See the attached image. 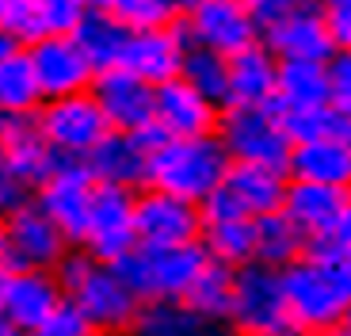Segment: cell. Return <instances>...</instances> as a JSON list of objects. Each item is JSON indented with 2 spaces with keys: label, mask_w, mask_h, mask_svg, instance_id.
I'll return each mask as SVG.
<instances>
[{
  "label": "cell",
  "mask_w": 351,
  "mask_h": 336,
  "mask_svg": "<svg viewBox=\"0 0 351 336\" xmlns=\"http://www.w3.org/2000/svg\"><path fill=\"white\" fill-rule=\"evenodd\" d=\"M290 321L306 336L340 328L351 310V252L332 241H313L302 260L282 267Z\"/></svg>",
  "instance_id": "6da1fadb"
},
{
  "label": "cell",
  "mask_w": 351,
  "mask_h": 336,
  "mask_svg": "<svg viewBox=\"0 0 351 336\" xmlns=\"http://www.w3.org/2000/svg\"><path fill=\"white\" fill-rule=\"evenodd\" d=\"M53 275H58V283L65 291V302H73L104 336L130 333L141 302L111 264L96 260L84 248H69V256L58 264Z\"/></svg>",
  "instance_id": "7a4b0ae2"
},
{
  "label": "cell",
  "mask_w": 351,
  "mask_h": 336,
  "mask_svg": "<svg viewBox=\"0 0 351 336\" xmlns=\"http://www.w3.org/2000/svg\"><path fill=\"white\" fill-rule=\"evenodd\" d=\"M229 165L233 160H229L218 134H210V138H168L160 149L149 153V187L202 206L226 184Z\"/></svg>",
  "instance_id": "3957f363"
},
{
  "label": "cell",
  "mask_w": 351,
  "mask_h": 336,
  "mask_svg": "<svg viewBox=\"0 0 351 336\" xmlns=\"http://www.w3.org/2000/svg\"><path fill=\"white\" fill-rule=\"evenodd\" d=\"M210 264L202 241L176 248H134L130 256H123L119 264H111L114 272L126 279L138 302H172L187 298V291L195 287V279L202 275V267Z\"/></svg>",
  "instance_id": "277c9868"
},
{
  "label": "cell",
  "mask_w": 351,
  "mask_h": 336,
  "mask_svg": "<svg viewBox=\"0 0 351 336\" xmlns=\"http://www.w3.org/2000/svg\"><path fill=\"white\" fill-rule=\"evenodd\" d=\"M218 138L229 160L237 165H263L287 172L290 153H294V142L275 107H221Z\"/></svg>",
  "instance_id": "5b68a950"
},
{
  "label": "cell",
  "mask_w": 351,
  "mask_h": 336,
  "mask_svg": "<svg viewBox=\"0 0 351 336\" xmlns=\"http://www.w3.org/2000/svg\"><path fill=\"white\" fill-rule=\"evenodd\" d=\"M233 336H282L294 328L282 291V272L263 264H248L237 272L233 287V313H229Z\"/></svg>",
  "instance_id": "8992f818"
},
{
  "label": "cell",
  "mask_w": 351,
  "mask_h": 336,
  "mask_svg": "<svg viewBox=\"0 0 351 336\" xmlns=\"http://www.w3.org/2000/svg\"><path fill=\"white\" fill-rule=\"evenodd\" d=\"M38 130L58 157L88 160V153L111 134V123L92 92H77V96L46 99L38 107Z\"/></svg>",
  "instance_id": "52a82bcc"
},
{
  "label": "cell",
  "mask_w": 351,
  "mask_h": 336,
  "mask_svg": "<svg viewBox=\"0 0 351 336\" xmlns=\"http://www.w3.org/2000/svg\"><path fill=\"white\" fill-rule=\"evenodd\" d=\"M184 35L191 46L214 50L221 58H237L248 46H260V16L245 0H202L191 16H184Z\"/></svg>",
  "instance_id": "ba28073f"
},
{
  "label": "cell",
  "mask_w": 351,
  "mask_h": 336,
  "mask_svg": "<svg viewBox=\"0 0 351 336\" xmlns=\"http://www.w3.org/2000/svg\"><path fill=\"white\" fill-rule=\"evenodd\" d=\"M134 203H138V191L111 187V184H96L80 248L92 252L96 260H104V264H119L123 256H130L134 248H138Z\"/></svg>",
  "instance_id": "9c48e42d"
},
{
  "label": "cell",
  "mask_w": 351,
  "mask_h": 336,
  "mask_svg": "<svg viewBox=\"0 0 351 336\" xmlns=\"http://www.w3.org/2000/svg\"><path fill=\"white\" fill-rule=\"evenodd\" d=\"M92 195H96V176L84 160L62 157L58 168L50 172L43 187L31 199L46 211V218L69 237L73 248H80L84 241V226H88V211H92Z\"/></svg>",
  "instance_id": "30bf717a"
},
{
  "label": "cell",
  "mask_w": 351,
  "mask_h": 336,
  "mask_svg": "<svg viewBox=\"0 0 351 336\" xmlns=\"http://www.w3.org/2000/svg\"><path fill=\"white\" fill-rule=\"evenodd\" d=\"M141 248H176L202 237V211L187 199H176L157 187H141L134 203Z\"/></svg>",
  "instance_id": "8fae6325"
},
{
  "label": "cell",
  "mask_w": 351,
  "mask_h": 336,
  "mask_svg": "<svg viewBox=\"0 0 351 336\" xmlns=\"http://www.w3.org/2000/svg\"><path fill=\"white\" fill-rule=\"evenodd\" d=\"M260 43L279 62H325L328 65L336 58L332 35H328L317 4H290L282 16L267 19Z\"/></svg>",
  "instance_id": "7c38bea8"
},
{
  "label": "cell",
  "mask_w": 351,
  "mask_h": 336,
  "mask_svg": "<svg viewBox=\"0 0 351 336\" xmlns=\"http://www.w3.org/2000/svg\"><path fill=\"white\" fill-rule=\"evenodd\" d=\"M0 233L12 241L23 267H38V272H58V264L69 256V248H73L69 237L46 218V211L35 199H23V203L12 206L0 218Z\"/></svg>",
  "instance_id": "4fadbf2b"
},
{
  "label": "cell",
  "mask_w": 351,
  "mask_h": 336,
  "mask_svg": "<svg viewBox=\"0 0 351 336\" xmlns=\"http://www.w3.org/2000/svg\"><path fill=\"white\" fill-rule=\"evenodd\" d=\"M27 58L35 65L38 88L46 99L77 96V92H92L96 84V69L84 58L73 35H46L35 46H27Z\"/></svg>",
  "instance_id": "5bb4252c"
},
{
  "label": "cell",
  "mask_w": 351,
  "mask_h": 336,
  "mask_svg": "<svg viewBox=\"0 0 351 336\" xmlns=\"http://www.w3.org/2000/svg\"><path fill=\"white\" fill-rule=\"evenodd\" d=\"M218 119H221V107L210 104L202 92H195L184 77H176L157 88L153 123L168 138H210V134H218Z\"/></svg>",
  "instance_id": "9a60e30c"
},
{
  "label": "cell",
  "mask_w": 351,
  "mask_h": 336,
  "mask_svg": "<svg viewBox=\"0 0 351 336\" xmlns=\"http://www.w3.org/2000/svg\"><path fill=\"white\" fill-rule=\"evenodd\" d=\"M187 35L184 27H157V31H134L123 53V69L141 77L145 84L160 88L168 80H176L184 73V58H187Z\"/></svg>",
  "instance_id": "2e32d148"
},
{
  "label": "cell",
  "mask_w": 351,
  "mask_h": 336,
  "mask_svg": "<svg viewBox=\"0 0 351 336\" xmlns=\"http://www.w3.org/2000/svg\"><path fill=\"white\" fill-rule=\"evenodd\" d=\"M92 96H96V104L104 107L111 130L138 134L141 126L153 123V99H157V88L145 84L141 77H134V73H126L123 65L99 73L96 84H92Z\"/></svg>",
  "instance_id": "e0dca14e"
},
{
  "label": "cell",
  "mask_w": 351,
  "mask_h": 336,
  "mask_svg": "<svg viewBox=\"0 0 351 336\" xmlns=\"http://www.w3.org/2000/svg\"><path fill=\"white\" fill-rule=\"evenodd\" d=\"M65 302V291L58 283L53 272H16L8 275V287H4V302H0V321H8L16 328L35 333L46 317H50L58 306Z\"/></svg>",
  "instance_id": "ac0fdd59"
},
{
  "label": "cell",
  "mask_w": 351,
  "mask_h": 336,
  "mask_svg": "<svg viewBox=\"0 0 351 336\" xmlns=\"http://www.w3.org/2000/svg\"><path fill=\"white\" fill-rule=\"evenodd\" d=\"M351 191L343 187H328V184H306V180H290L287 187V199H282V214H287L306 241H325L332 237L336 221H340L343 206H348Z\"/></svg>",
  "instance_id": "d6986e66"
},
{
  "label": "cell",
  "mask_w": 351,
  "mask_h": 336,
  "mask_svg": "<svg viewBox=\"0 0 351 336\" xmlns=\"http://www.w3.org/2000/svg\"><path fill=\"white\" fill-rule=\"evenodd\" d=\"M92 168L96 184H111V187H126V191H141L149 187V153L141 149V142L134 134L111 130L96 149L84 160Z\"/></svg>",
  "instance_id": "ffe728a7"
},
{
  "label": "cell",
  "mask_w": 351,
  "mask_h": 336,
  "mask_svg": "<svg viewBox=\"0 0 351 336\" xmlns=\"http://www.w3.org/2000/svg\"><path fill=\"white\" fill-rule=\"evenodd\" d=\"M275 84H279V58L263 43L229 58V107H271Z\"/></svg>",
  "instance_id": "44dd1931"
},
{
  "label": "cell",
  "mask_w": 351,
  "mask_h": 336,
  "mask_svg": "<svg viewBox=\"0 0 351 336\" xmlns=\"http://www.w3.org/2000/svg\"><path fill=\"white\" fill-rule=\"evenodd\" d=\"M130 336H233L226 321H214L187 306L184 298L172 302H141Z\"/></svg>",
  "instance_id": "7402d4cb"
},
{
  "label": "cell",
  "mask_w": 351,
  "mask_h": 336,
  "mask_svg": "<svg viewBox=\"0 0 351 336\" xmlns=\"http://www.w3.org/2000/svg\"><path fill=\"white\" fill-rule=\"evenodd\" d=\"M226 187L237 206L248 214V218H263V214L282 211V199H287L290 176L279 172V168H263V165H229L226 172Z\"/></svg>",
  "instance_id": "603a6c76"
},
{
  "label": "cell",
  "mask_w": 351,
  "mask_h": 336,
  "mask_svg": "<svg viewBox=\"0 0 351 336\" xmlns=\"http://www.w3.org/2000/svg\"><path fill=\"white\" fill-rule=\"evenodd\" d=\"M287 176L351 191V142H343V138H321V142L294 145Z\"/></svg>",
  "instance_id": "cb8c5ba5"
},
{
  "label": "cell",
  "mask_w": 351,
  "mask_h": 336,
  "mask_svg": "<svg viewBox=\"0 0 351 336\" xmlns=\"http://www.w3.org/2000/svg\"><path fill=\"white\" fill-rule=\"evenodd\" d=\"M332 104V77L325 62H279V84H275V111H313Z\"/></svg>",
  "instance_id": "d4e9b609"
},
{
  "label": "cell",
  "mask_w": 351,
  "mask_h": 336,
  "mask_svg": "<svg viewBox=\"0 0 351 336\" xmlns=\"http://www.w3.org/2000/svg\"><path fill=\"white\" fill-rule=\"evenodd\" d=\"M73 38H77V46L84 50V58L92 62V69H96V77H99V73L123 65L130 31H126L111 12H84V19L77 23Z\"/></svg>",
  "instance_id": "484cf974"
},
{
  "label": "cell",
  "mask_w": 351,
  "mask_h": 336,
  "mask_svg": "<svg viewBox=\"0 0 351 336\" xmlns=\"http://www.w3.org/2000/svg\"><path fill=\"white\" fill-rule=\"evenodd\" d=\"M306 252H309L306 233H302L282 211L256 218V264L282 272V267H290L294 260H302Z\"/></svg>",
  "instance_id": "4316f807"
},
{
  "label": "cell",
  "mask_w": 351,
  "mask_h": 336,
  "mask_svg": "<svg viewBox=\"0 0 351 336\" xmlns=\"http://www.w3.org/2000/svg\"><path fill=\"white\" fill-rule=\"evenodd\" d=\"M46 104L43 88H38L35 65L27 58V50H16L0 62V115H38V107Z\"/></svg>",
  "instance_id": "83f0119b"
},
{
  "label": "cell",
  "mask_w": 351,
  "mask_h": 336,
  "mask_svg": "<svg viewBox=\"0 0 351 336\" xmlns=\"http://www.w3.org/2000/svg\"><path fill=\"white\" fill-rule=\"evenodd\" d=\"M202 248H206V256L218 260V264L241 267L256 264V218H233V221H210V226H202Z\"/></svg>",
  "instance_id": "f1b7e54d"
},
{
  "label": "cell",
  "mask_w": 351,
  "mask_h": 336,
  "mask_svg": "<svg viewBox=\"0 0 351 336\" xmlns=\"http://www.w3.org/2000/svg\"><path fill=\"white\" fill-rule=\"evenodd\" d=\"M233 287H237V272L218 264V260H210V264L202 267V275L195 279V287L187 291L184 302L195 306L199 313H206V317L229 325V313H233Z\"/></svg>",
  "instance_id": "f546056e"
},
{
  "label": "cell",
  "mask_w": 351,
  "mask_h": 336,
  "mask_svg": "<svg viewBox=\"0 0 351 336\" xmlns=\"http://www.w3.org/2000/svg\"><path fill=\"white\" fill-rule=\"evenodd\" d=\"M180 77L191 84L195 92L210 99L218 107H229V58L214 50H202V46H187L184 58V73Z\"/></svg>",
  "instance_id": "4dcf8cb0"
},
{
  "label": "cell",
  "mask_w": 351,
  "mask_h": 336,
  "mask_svg": "<svg viewBox=\"0 0 351 336\" xmlns=\"http://www.w3.org/2000/svg\"><path fill=\"white\" fill-rule=\"evenodd\" d=\"M111 12L126 31H157V27H176L184 23L176 0H111Z\"/></svg>",
  "instance_id": "1f68e13d"
},
{
  "label": "cell",
  "mask_w": 351,
  "mask_h": 336,
  "mask_svg": "<svg viewBox=\"0 0 351 336\" xmlns=\"http://www.w3.org/2000/svg\"><path fill=\"white\" fill-rule=\"evenodd\" d=\"M0 27L16 38L19 46H35L46 38L43 16H38V0H0Z\"/></svg>",
  "instance_id": "d6a6232c"
},
{
  "label": "cell",
  "mask_w": 351,
  "mask_h": 336,
  "mask_svg": "<svg viewBox=\"0 0 351 336\" xmlns=\"http://www.w3.org/2000/svg\"><path fill=\"white\" fill-rule=\"evenodd\" d=\"M38 142H46L38 115H0V157H16Z\"/></svg>",
  "instance_id": "836d02e7"
},
{
  "label": "cell",
  "mask_w": 351,
  "mask_h": 336,
  "mask_svg": "<svg viewBox=\"0 0 351 336\" xmlns=\"http://www.w3.org/2000/svg\"><path fill=\"white\" fill-rule=\"evenodd\" d=\"M35 336H104V333H99L73 302H62V306L35 328Z\"/></svg>",
  "instance_id": "e575fe53"
},
{
  "label": "cell",
  "mask_w": 351,
  "mask_h": 336,
  "mask_svg": "<svg viewBox=\"0 0 351 336\" xmlns=\"http://www.w3.org/2000/svg\"><path fill=\"white\" fill-rule=\"evenodd\" d=\"M84 4L80 0H38V16H43L46 35H73L77 23L84 19Z\"/></svg>",
  "instance_id": "d590c367"
},
{
  "label": "cell",
  "mask_w": 351,
  "mask_h": 336,
  "mask_svg": "<svg viewBox=\"0 0 351 336\" xmlns=\"http://www.w3.org/2000/svg\"><path fill=\"white\" fill-rule=\"evenodd\" d=\"M321 19L332 35L336 53H351V0H321Z\"/></svg>",
  "instance_id": "8d00e7d4"
},
{
  "label": "cell",
  "mask_w": 351,
  "mask_h": 336,
  "mask_svg": "<svg viewBox=\"0 0 351 336\" xmlns=\"http://www.w3.org/2000/svg\"><path fill=\"white\" fill-rule=\"evenodd\" d=\"M328 77H332V107L351 119V53H336L328 62Z\"/></svg>",
  "instance_id": "74e56055"
},
{
  "label": "cell",
  "mask_w": 351,
  "mask_h": 336,
  "mask_svg": "<svg viewBox=\"0 0 351 336\" xmlns=\"http://www.w3.org/2000/svg\"><path fill=\"white\" fill-rule=\"evenodd\" d=\"M23 199H27V191L16 184V176L8 172V165L0 160V218H4L16 203H23Z\"/></svg>",
  "instance_id": "f35d334b"
},
{
  "label": "cell",
  "mask_w": 351,
  "mask_h": 336,
  "mask_svg": "<svg viewBox=\"0 0 351 336\" xmlns=\"http://www.w3.org/2000/svg\"><path fill=\"white\" fill-rule=\"evenodd\" d=\"M328 241H332L336 248H348L351 252V199H348V206H343V214H340V221H336V230Z\"/></svg>",
  "instance_id": "ab89813d"
},
{
  "label": "cell",
  "mask_w": 351,
  "mask_h": 336,
  "mask_svg": "<svg viewBox=\"0 0 351 336\" xmlns=\"http://www.w3.org/2000/svg\"><path fill=\"white\" fill-rule=\"evenodd\" d=\"M16 50H23V46H19L16 38H12L8 31H4V27H0V62H4L8 53H16Z\"/></svg>",
  "instance_id": "60d3db41"
},
{
  "label": "cell",
  "mask_w": 351,
  "mask_h": 336,
  "mask_svg": "<svg viewBox=\"0 0 351 336\" xmlns=\"http://www.w3.org/2000/svg\"><path fill=\"white\" fill-rule=\"evenodd\" d=\"M0 336H35V333H27V328H16V325H8V321H0Z\"/></svg>",
  "instance_id": "b9f144b4"
},
{
  "label": "cell",
  "mask_w": 351,
  "mask_h": 336,
  "mask_svg": "<svg viewBox=\"0 0 351 336\" xmlns=\"http://www.w3.org/2000/svg\"><path fill=\"white\" fill-rule=\"evenodd\" d=\"M202 0H176V8H180V16H191L195 8H199Z\"/></svg>",
  "instance_id": "7bdbcfd3"
},
{
  "label": "cell",
  "mask_w": 351,
  "mask_h": 336,
  "mask_svg": "<svg viewBox=\"0 0 351 336\" xmlns=\"http://www.w3.org/2000/svg\"><path fill=\"white\" fill-rule=\"evenodd\" d=\"M80 4H84L88 12H107L111 8V0H80Z\"/></svg>",
  "instance_id": "ee69618b"
},
{
  "label": "cell",
  "mask_w": 351,
  "mask_h": 336,
  "mask_svg": "<svg viewBox=\"0 0 351 336\" xmlns=\"http://www.w3.org/2000/svg\"><path fill=\"white\" fill-rule=\"evenodd\" d=\"M321 336H351V328L340 325V328H328V333H321Z\"/></svg>",
  "instance_id": "f6af8a7d"
},
{
  "label": "cell",
  "mask_w": 351,
  "mask_h": 336,
  "mask_svg": "<svg viewBox=\"0 0 351 336\" xmlns=\"http://www.w3.org/2000/svg\"><path fill=\"white\" fill-rule=\"evenodd\" d=\"M4 287H8V272L0 267V302H4Z\"/></svg>",
  "instance_id": "bcb514c9"
},
{
  "label": "cell",
  "mask_w": 351,
  "mask_h": 336,
  "mask_svg": "<svg viewBox=\"0 0 351 336\" xmlns=\"http://www.w3.org/2000/svg\"><path fill=\"white\" fill-rule=\"evenodd\" d=\"M290 4H321V0H290Z\"/></svg>",
  "instance_id": "7dc6e473"
},
{
  "label": "cell",
  "mask_w": 351,
  "mask_h": 336,
  "mask_svg": "<svg viewBox=\"0 0 351 336\" xmlns=\"http://www.w3.org/2000/svg\"><path fill=\"white\" fill-rule=\"evenodd\" d=\"M282 336H306V333H298V328H290V333H282Z\"/></svg>",
  "instance_id": "c3c4849f"
},
{
  "label": "cell",
  "mask_w": 351,
  "mask_h": 336,
  "mask_svg": "<svg viewBox=\"0 0 351 336\" xmlns=\"http://www.w3.org/2000/svg\"><path fill=\"white\" fill-rule=\"evenodd\" d=\"M343 328H351V310H348V317H343Z\"/></svg>",
  "instance_id": "681fc988"
},
{
  "label": "cell",
  "mask_w": 351,
  "mask_h": 336,
  "mask_svg": "<svg viewBox=\"0 0 351 336\" xmlns=\"http://www.w3.org/2000/svg\"><path fill=\"white\" fill-rule=\"evenodd\" d=\"M245 4H252V8H260V4H263V0H245Z\"/></svg>",
  "instance_id": "f907efd6"
}]
</instances>
